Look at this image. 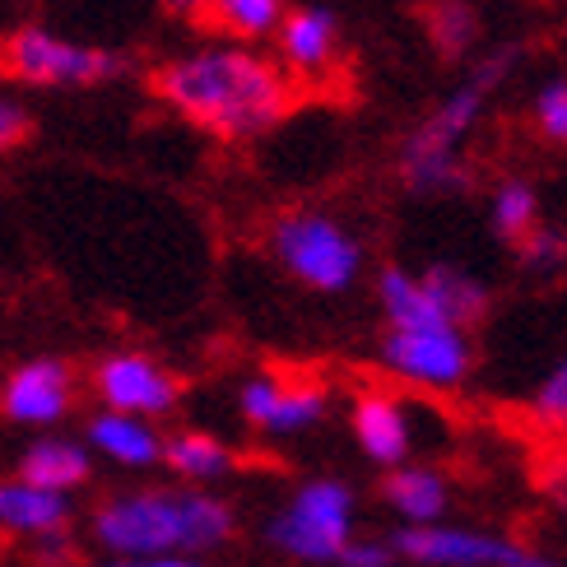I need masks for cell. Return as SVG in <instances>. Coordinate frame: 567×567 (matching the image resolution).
<instances>
[{
    "instance_id": "44dd1931",
    "label": "cell",
    "mask_w": 567,
    "mask_h": 567,
    "mask_svg": "<svg viewBox=\"0 0 567 567\" xmlns=\"http://www.w3.org/2000/svg\"><path fill=\"white\" fill-rule=\"evenodd\" d=\"M423 23H429V38H433V47L446 61L470 56L475 52V42H480V33H484L475 0H429Z\"/></svg>"
},
{
    "instance_id": "2e32d148",
    "label": "cell",
    "mask_w": 567,
    "mask_h": 567,
    "mask_svg": "<svg viewBox=\"0 0 567 567\" xmlns=\"http://www.w3.org/2000/svg\"><path fill=\"white\" fill-rule=\"evenodd\" d=\"M382 498L405 526H437L452 503V488L433 465H391L382 480Z\"/></svg>"
},
{
    "instance_id": "277c9868",
    "label": "cell",
    "mask_w": 567,
    "mask_h": 567,
    "mask_svg": "<svg viewBox=\"0 0 567 567\" xmlns=\"http://www.w3.org/2000/svg\"><path fill=\"white\" fill-rule=\"evenodd\" d=\"M516 61H522V47H498V52L475 61L470 75L405 135V145L395 154V173L414 196H456L470 186L461 150L470 131L480 126V116L493 93H498V84L516 70Z\"/></svg>"
},
{
    "instance_id": "ac0fdd59",
    "label": "cell",
    "mask_w": 567,
    "mask_h": 567,
    "mask_svg": "<svg viewBox=\"0 0 567 567\" xmlns=\"http://www.w3.org/2000/svg\"><path fill=\"white\" fill-rule=\"evenodd\" d=\"M158 465H168L182 484L205 488V484L233 475L238 461H233L228 446L219 437H209V433H173V437H163V461Z\"/></svg>"
},
{
    "instance_id": "8fae6325",
    "label": "cell",
    "mask_w": 567,
    "mask_h": 567,
    "mask_svg": "<svg viewBox=\"0 0 567 567\" xmlns=\"http://www.w3.org/2000/svg\"><path fill=\"white\" fill-rule=\"evenodd\" d=\"M75 405V372L61 359L19 363L0 386V414L23 429H52Z\"/></svg>"
},
{
    "instance_id": "4fadbf2b",
    "label": "cell",
    "mask_w": 567,
    "mask_h": 567,
    "mask_svg": "<svg viewBox=\"0 0 567 567\" xmlns=\"http://www.w3.org/2000/svg\"><path fill=\"white\" fill-rule=\"evenodd\" d=\"M353 442L377 465H405L414 452L410 410L391 391H359V400H353Z\"/></svg>"
},
{
    "instance_id": "5bb4252c",
    "label": "cell",
    "mask_w": 567,
    "mask_h": 567,
    "mask_svg": "<svg viewBox=\"0 0 567 567\" xmlns=\"http://www.w3.org/2000/svg\"><path fill=\"white\" fill-rule=\"evenodd\" d=\"M75 503L70 493H47L23 480H6L0 484V530L6 535H29L33 545L47 535H65Z\"/></svg>"
},
{
    "instance_id": "5b68a950",
    "label": "cell",
    "mask_w": 567,
    "mask_h": 567,
    "mask_svg": "<svg viewBox=\"0 0 567 567\" xmlns=\"http://www.w3.org/2000/svg\"><path fill=\"white\" fill-rule=\"evenodd\" d=\"M270 256L312 293H344L363 275V243L321 209L279 215L270 224Z\"/></svg>"
},
{
    "instance_id": "52a82bcc",
    "label": "cell",
    "mask_w": 567,
    "mask_h": 567,
    "mask_svg": "<svg viewBox=\"0 0 567 567\" xmlns=\"http://www.w3.org/2000/svg\"><path fill=\"white\" fill-rule=\"evenodd\" d=\"M266 539L293 563L336 567L344 545L353 539V488L340 480L302 484L289 507L266 526Z\"/></svg>"
},
{
    "instance_id": "d6986e66",
    "label": "cell",
    "mask_w": 567,
    "mask_h": 567,
    "mask_svg": "<svg viewBox=\"0 0 567 567\" xmlns=\"http://www.w3.org/2000/svg\"><path fill=\"white\" fill-rule=\"evenodd\" d=\"M419 279H423V289H429V298H433L456 326H465V330L475 326V321H484L488 302H493V298H488V284L475 279L470 270H456V266H429Z\"/></svg>"
},
{
    "instance_id": "9a60e30c",
    "label": "cell",
    "mask_w": 567,
    "mask_h": 567,
    "mask_svg": "<svg viewBox=\"0 0 567 567\" xmlns=\"http://www.w3.org/2000/svg\"><path fill=\"white\" fill-rule=\"evenodd\" d=\"M89 452L107 456L112 465H126V470H150L163 461V437L150 419H131V414H112L99 410L89 419Z\"/></svg>"
},
{
    "instance_id": "603a6c76",
    "label": "cell",
    "mask_w": 567,
    "mask_h": 567,
    "mask_svg": "<svg viewBox=\"0 0 567 567\" xmlns=\"http://www.w3.org/2000/svg\"><path fill=\"white\" fill-rule=\"evenodd\" d=\"M530 419H535L545 433L567 437V359H558V363L545 372V382L535 386V395H530Z\"/></svg>"
},
{
    "instance_id": "7c38bea8",
    "label": "cell",
    "mask_w": 567,
    "mask_h": 567,
    "mask_svg": "<svg viewBox=\"0 0 567 567\" xmlns=\"http://www.w3.org/2000/svg\"><path fill=\"white\" fill-rule=\"evenodd\" d=\"M275 38H279V65L293 80H326L340 61V19L326 6L289 10Z\"/></svg>"
},
{
    "instance_id": "f546056e",
    "label": "cell",
    "mask_w": 567,
    "mask_h": 567,
    "mask_svg": "<svg viewBox=\"0 0 567 567\" xmlns=\"http://www.w3.org/2000/svg\"><path fill=\"white\" fill-rule=\"evenodd\" d=\"M145 567H205L196 554H163V558H145Z\"/></svg>"
},
{
    "instance_id": "ba28073f",
    "label": "cell",
    "mask_w": 567,
    "mask_h": 567,
    "mask_svg": "<svg viewBox=\"0 0 567 567\" xmlns=\"http://www.w3.org/2000/svg\"><path fill=\"white\" fill-rule=\"evenodd\" d=\"M391 549L414 567H563L558 558L516 545L507 535L470 530V526H400Z\"/></svg>"
},
{
    "instance_id": "ffe728a7",
    "label": "cell",
    "mask_w": 567,
    "mask_h": 567,
    "mask_svg": "<svg viewBox=\"0 0 567 567\" xmlns=\"http://www.w3.org/2000/svg\"><path fill=\"white\" fill-rule=\"evenodd\" d=\"M284 14H289V0H209L200 23L228 33L233 42H261L275 38Z\"/></svg>"
},
{
    "instance_id": "7402d4cb",
    "label": "cell",
    "mask_w": 567,
    "mask_h": 567,
    "mask_svg": "<svg viewBox=\"0 0 567 567\" xmlns=\"http://www.w3.org/2000/svg\"><path fill=\"white\" fill-rule=\"evenodd\" d=\"M488 224H493L498 238L522 243L526 233L539 224V196H535V186L522 182V177L498 182V192H493V200H488Z\"/></svg>"
},
{
    "instance_id": "9c48e42d",
    "label": "cell",
    "mask_w": 567,
    "mask_h": 567,
    "mask_svg": "<svg viewBox=\"0 0 567 567\" xmlns=\"http://www.w3.org/2000/svg\"><path fill=\"white\" fill-rule=\"evenodd\" d=\"M89 382H93V395L103 400V410L112 414L163 419L182 405V382L140 349H116L107 359H99Z\"/></svg>"
},
{
    "instance_id": "7a4b0ae2",
    "label": "cell",
    "mask_w": 567,
    "mask_h": 567,
    "mask_svg": "<svg viewBox=\"0 0 567 567\" xmlns=\"http://www.w3.org/2000/svg\"><path fill=\"white\" fill-rule=\"evenodd\" d=\"M238 516L205 488H135L112 493L93 507V539L112 558H163V554H209L233 539Z\"/></svg>"
},
{
    "instance_id": "f1b7e54d",
    "label": "cell",
    "mask_w": 567,
    "mask_h": 567,
    "mask_svg": "<svg viewBox=\"0 0 567 567\" xmlns=\"http://www.w3.org/2000/svg\"><path fill=\"white\" fill-rule=\"evenodd\" d=\"M209 0H163V10L168 14H182V19H200Z\"/></svg>"
},
{
    "instance_id": "cb8c5ba5",
    "label": "cell",
    "mask_w": 567,
    "mask_h": 567,
    "mask_svg": "<svg viewBox=\"0 0 567 567\" xmlns=\"http://www.w3.org/2000/svg\"><path fill=\"white\" fill-rule=\"evenodd\" d=\"M516 256H522L526 270H539V275H554L567 266V233L563 228H549V224H535L522 243H516Z\"/></svg>"
},
{
    "instance_id": "4316f807",
    "label": "cell",
    "mask_w": 567,
    "mask_h": 567,
    "mask_svg": "<svg viewBox=\"0 0 567 567\" xmlns=\"http://www.w3.org/2000/svg\"><path fill=\"white\" fill-rule=\"evenodd\" d=\"M395 549H391V539L382 545V539H349L344 554L336 567H395Z\"/></svg>"
},
{
    "instance_id": "4dcf8cb0",
    "label": "cell",
    "mask_w": 567,
    "mask_h": 567,
    "mask_svg": "<svg viewBox=\"0 0 567 567\" xmlns=\"http://www.w3.org/2000/svg\"><path fill=\"white\" fill-rule=\"evenodd\" d=\"M103 567H145V563H140V558H107Z\"/></svg>"
},
{
    "instance_id": "1f68e13d",
    "label": "cell",
    "mask_w": 567,
    "mask_h": 567,
    "mask_svg": "<svg viewBox=\"0 0 567 567\" xmlns=\"http://www.w3.org/2000/svg\"><path fill=\"white\" fill-rule=\"evenodd\" d=\"M395 567H400V563H395Z\"/></svg>"
},
{
    "instance_id": "484cf974",
    "label": "cell",
    "mask_w": 567,
    "mask_h": 567,
    "mask_svg": "<svg viewBox=\"0 0 567 567\" xmlns=\"http://www.w3.org/2000/svg\"><path fill=\"white\" fill-rule=\"evenodd\" d=\"M29 135H33V116H29V107L14 103V99H0V154L19 150Z\"/></svg>"
},
{
    "instance_id": "6da1fadb",
    "label": "cell",
    "mask_w": 567,
    "mask_h": 567,
    "mask_svg": "<svg viewBox=\"0 0 567 567\" xmlns=\"http://www.w3.org/2000/svg\"><path fill=\"white\" fill-rule=\"evenodd\" d=\"M154 93L196 131L243 145L275 131L298 107V80L247 42L196 47L154 70Z\"/></svg>"
},
{
    "instance_id": "8992f818",
    "label": "cell",
    "mask_w": 567,
    "mask_h": 567,
    "mask_svg": "<svg viewBox=\"0 0 567 567\" xmlns=\"http://www.w3.org/2000/svg\"><path fill=\"white\" fill-rule=\"evenodd\" d=\"M0 70L19 84H38V89H93V84L122 80L131 65L122 52L70 42L52 29L23 23V29H14L0 42Z\"/></svg>"
},
{
    "instance_id": "3957f363",
    "label": "cell",
    "mask_w": 567,
    "mask_h": 567,
    "mask_svg": "<svg viewBox=\"0 0 567 567\" xmlns=\"http://www.w3.org/2000/svg\"><path fill=\"white\" fill-rule=\"evenodd\" d=\"M377 302H382V312H386L382 344H377V363L405 386L461 391L470 368H475L470 330L456 326L429 298L423 279L405 266H386L382 275H377Z\"/></svg>"
},
{
    "instance_id": "e0dca14e",
    "label": "cell",
    "mask_w": 567,
    "mask_h": 567,
    "mask_svg": "<svg viewBox=\"0 0 567 567\" xmlns=\"http://www.w3.org/2000/svg\"><path fill=\"white\" fill-rule=\"evenodd\" d=\"M93 475V461H89V446L84 442H70V437H38L29 452L19 456V475L23 484L47 488V493H75L84 488Z\"/></svg>"
},
{
    "instance_id": "83f0119b",
    "label": "cell",
    "mask_w": 567,
    "mask_h": 567,
    "mask_svg": "<svg viewBox=\"0 0 567 567\" xmlns=\"http://www.w3.org/2000/svg\"><path fill=\"white\" fill-rule=\"evenodd\" d=\"M549 498L558 503V512L567 516V461L554 470V475H549Z\"/></svg>"
},
{
    "instance_id": "30bf717a",
    "label": "cell",
    "mask_w": 567,
    "mask_h": 567,
    "mask_svg": "<svg viewBox=\"0 0 567 567\" xmlns=\"http://www.w3.org/2000/svg\"><path fill=\"white\" fill-rule=\"evenodd\" d=\"M238 410L251 429L275 433V437L312 433L330 414V386L326 382H284V377L261 372V377H251V382H243Z\"/></svg>"
},
{
    "instance_id": "d4e9b609",
    "label": "cell",
    "mask_w": 567,
    "mask_h": 567,
    "mask_svg": "<svg viewBox=\"0 0 567 567\" xmlns=\"http://www.w3.org/2000/svg\"><path fill=\"white\" fill-rule=\"evenodd\" d=\"M535 131L554 140V145H567V80H549L535 93Z\"/></svg>"
}]
</instances>
